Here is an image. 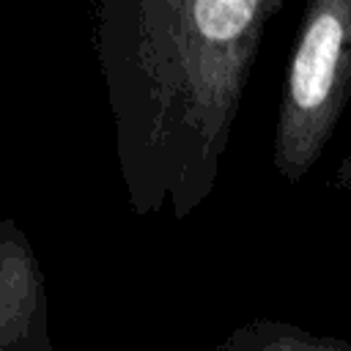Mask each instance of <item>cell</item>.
<instances>
[{"instance_id":"obj_1","label":"cell","mask_w":351,"mask_h":351,"mask_svg":"<svg viewBox=\"0 0 351 351\" xmlns=\"http://www.w3.org/2000/svg\"><path fill=\"white\" fill-rule=\"evenodd\" d=\"M282 0H110L96 52L140 217L186 219L214 189L244 85Z\"/></svg>"},{"instance_id":"obj_2","label":"cell","mask_w":351,"mask_h":351,"mask_svg":"<svg viewBox=\"0 0 351 351\" xmlns=\"http://www.w3.org/2000/svg\"><path fill=\"white\" fill-rule=\"evenodd\" d=\"M351 96V0H313L291 49L277 123L274 167L299 184L324 154Z\"/></svg>"},{"instance_id":"obj_3","label":"cell","mask_w":351,"mask_h":351,"mask_svg":"<svg viewBox=\"0 0 351 351\" xmlns=\"http://www.w3.org/2000/svg\"><path fill=\"white\" fill-rule=\"evenodd\" d=\"M0 351H52L41 266L14 219H0Z\"/></svg>"},{"instance_id":"obj_4","label":"cell","mask_w":351,"mask_h":351,"mask_svg":"<svg viewBox=\"0 0 351 351\" xmlns=\"http://www.w3.org/2000/svg\"><path fill=\"white\" fill-rule=\"evenodd\" d=\"M217 351H351L348 340L321 337L307 332L304 326H293L285 321L255 318L236 326Z\"/></svg>"},{"instance_id":"obj_5","label":"cell","mask_w":351,"mask_h":351,"mask_svg":"<svg viewBox=\"0 0 351 351\" xmlns=\"http://www.w3.org/2000/svg\"><path fill=\"white\" fill-rule=\"evenodd\" d=\"M335 186H337V189H351V151L346 154V159H343L340 167H337Z\"/></svg>"}]
</instances>
